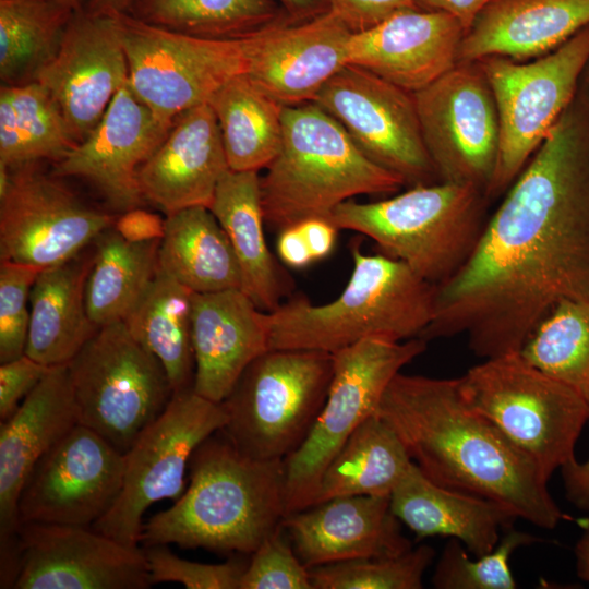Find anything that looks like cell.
<instances>
[{"label": "cell", "mask_w": 589, "mask_h": 589, "mask_svg": "<svg viewBox=\"0 0 589 589\" xmlns=\"http://www.w3.org/2000/svg\"><path fill=\"white\" fill-rule=\"evenodd\" d=\"M565 301H589V119L574 101L529 159L467 262L436 286L431 341L465 335L489 359L520 351Z\"/></svg>", "instance_id": "obj_1"}, {"label": "cell", "mask_w": 589, "mask_h": 589, "mask_svg": "<svg viewBox=\"0 0 589 589\" xmlns=\"http://www.w3.org/2000/svg\"><path fill=\"white\" fill-rule=\"evenodd\" d=\"M376 413L431 481L497 502L539 528L565 518L533 460L465 402L457 378L399 372Z\"/></svg>", "instance_id": "obj_2"}, {"label": "cell", "mask_w": 589, "mask_h": 589, "mask_svg": "<svg viewBox=\"0 0 589 589\" xmlns=\"http://www.w3.org/2000/svg\"><path fill=\"white\" fill-rule=\"evenodd\" d=\"M188 489L143 524V546L252 554L287 516L284 459H257L219 430L194 450Z\"/></svg>", "instance_id": "obj_3"}, {"label": "cell", "mask_w": 589, "mask_h": 589, "mask_svg": "<svg viewBox=\"0 0 589 589\" xmlns=\"http://www.w3.org/2000/svg\"><path fill=\"white\" fill-rule=\"evenodd\" d=\"M353 267L336 299L314 304L292 297L267 312L269 349L335 353L363 339L404 341L419 337L433 317L436 286L383 253L352 243Z\"/></svg>", "instance_id": "obj_4"}, {"label": "cell", "mask_w": 589, "mask_h": 589, "mask_svg": "<svg viewBox=\"0 0 589 589\" xmlns=\"http://www.w3.org/2000/svg\"><path fill=\"white\" fill-rule=\"evenodd\" d=\"M260 178L265 224L280 230L329 218L361 194H392L405 181L368 158L330 115L314 103L285 106L283 141Z\"/></svg>", "instance_id": "obj_5"}, {"label": "cell", "mask_w": 589, "mask_h": 589, "mask_svg": "<svg viewBox=\"0 0 589 589\" xmlns=\"http://www.w3.org/2000/svg\"><path fill=\"white\" fill-rule=\"evenodd\" d=\"M488 202L472 185L435 182L375 202L348 200L334 209L330 220L339 230L369 237L383 254L438 286L474 250L488 221Z\"/></svg>", "instance_id": "obj_6"}, {"label": "cell", "mask_w": 589, "mask_h": 589, "mask_svg": "<svg viewBox=\"0 0 589 589\" xmlns=\"http://www.w3.org/2000/svg\"><path fill=\"white\" fill-rule=\"evenodd\" d=\"M457 383L465 402L526 453L548 482L576 459L577 441L589 424V405L519 352L484 359Z\"/></svg>", "instance_id": "obj_7"}, {"label": "cell", "mask_w": 589, "mask_h": 589, "mask_svg": "<svg viewBox=\"0 0 589 589\" xmlns=\"http://www.w3.org/2000/svg\"><path fill=\"white\" fill-rule=\"evenodd\" d=\"M333 354L318 350L269 349L242 373L220 402L225 435L257 459H285L306 438L325 402Z\"/></svg>", "instance_id": "obj_8"}, {"label": "cell", "mask_w": 589, "mask_h": 589, "mask_svg": "<svg viewBox=\"0 0 589 589\" xmlns=\"http://www.w3.org/2000/svg\"><path fill=\"white\" fill-rule=\"evenodd\" d=\"M68 368L79 422L123 455L173 396L161 362L123 322L99 327Z\"/></svg>", "instance_id": "obj_9"}, {"label": "cell", "mask_w": 589, "mask_h": 589, "mask_svg": "<svg viewBox=\"0 0 589 589\" xmlns=\"http://www.w3.org/2000/svg\"><path fill=\"white\" fill-rule=\"evenodd\" d=\"M420 337L363 339L333 354L325 402L301 446L285 462L287 515L312 506L322 476L349 436L375 414L392 380L426 350Z\"/></svg>", "instance_id": "obj_10"}, {"label": "cell", "mask_w": 589, "mask_h": 589, "mask_svg": "<svg viewBox=\"0 0 589 589\" xmlns=\"http://www.w3.org/2000/svg\"><path fill=\"white\" fill-rule=\"evenodd\" d=\"M493 93L500 149L489 201L504 194L574 101L589 64V25L555 50L522 63L506 57L478 60Z\"/></svg>", "instance_id": "obj_11"}, {"label": "cell", "mask_w": 589, "mask_h": 589, "mask_svg": "<svg viewBox=\"0 0 589 589\" xmlns=\"http://www.w3.org/2000/svg\"><path fill=\"white\" fill-rule=\"evenodd\" d=\"M115 16L133 94L168 124L209 101L247 69L244 39L195 37L146 23L130 13Z\"/></svg>", "instance_id": "obj_12"}, {"label": "cell", "mask_w": 589, "mask_h": 589, "mask_svg": "<svg viewBox=\"0 0 589 589\" xmlns=\"http://www.w3.org/2000/svg\"><path fill=\"white\" fill-rule=\"evenodd\" d=\"M226 423L221 404L197 395L193 388L175 393L165 411L123 455L121 492L92 528L139 546L145 510L155 502L181 496L192 454Z\"/></svg>", "instance_id": "obj_13"}, {"label": "cell", "mask_w": 589, "mask_h": 589, "mask_svg": "<svg viewBox=\"0 0 589 589\" xmlns=\"http://www.w3.org/2000/svg\"><path fill=\"white\" fill-rule=\"evenodd\" d=\"M413 97L438 181L472 185L485 194L498 157L500 121L479 62H457Z\"/></svg>", "instance_id": "obj_14"}, {"label": "cell", "mask_w": 589, "mask_h": 589, "mask_svg": "<svg viewBox=\"0 0 589 589\" xmlns=\"http://www.w3.org/2000/svg\"><path fill=\"white\" fill-rule=\"evenodd\" d=\"M312 103L337 120L368 158L401 177L406 185L440 182L412 93L346 64Z\"/></svg>", "instance_id": "obj_15"}, {"label": "cell", "mask_w": 589, "mask_h": 589, "mask_svg": "<svg viewBox=\"0 0 589 589\" xmlns=\"http://www.w3.org/2000/svg\"><path fill=\"white\" fill-rule=\"evenodd\" d=\"M32 165L11 169L0 196V261L36 266L61 264L83 250L116 218L82 201Z\"/></svg>", "instance_id": "obj_16"}, {"label": "cell", "mask_w": 589, "mask_h": 589, "mask_svg": "<svg viewBox=\"0 0 589 589\" xmlns=\"http://www.w3.org/2000/svg\"><path fill=\"white\" fill-rule=\"evenodd\" d=\"M124 456L79 423L33 467L19 497L22 524L92 527L116 503Z\"/></svg>", "instance_id": "obj_17"}, {"label": "cell", "mask_w": 589, "mask_h": 589, "mask_svg": "<svg viewBox=\"0 0 589 589\" xmlns=\"http://www.w3.org/2000/svg\"><path fill=\"white\" fill-rule=\"evenodd\" d=\"M143 549L92 527L22 524L16 538L14 589H146Z\"/></svg>", "instance_id": "obj_18"}, {"label": "cell", "mask_w": 589, "mask_h": 589, "mask_svg": "<svg viewBox=\"0 0 589 589\" xmlns=\"http://www.w3.org/2000/svg\"><path fill=\"white\" fill-rule=\"evenodd\" d=\"M128 62L113 15L79 10L56 55L38 71L40 84L60 109L71 136L81 143L128 82Z\"/></svg>", "instance_id": "obj_19"}, {"label": "cell", "mask_w": 589, "mask_h": 589, "mask_svg": "<svg viewBox=\"0 0 589 589\" xmlns=\"http://www.w3.org/2000/svg\"><path fill=\"white\" fill-rule=\"evenodd\" d=\"M352 32L328 9L299 23L279 22L244 37V74L284 106L312 103L347 63Z\"/></svg>", "instance_id": "obj_20"}, {"label": "cell", "mask_w": 589, "mask_h": 589, "mask_svg": "<svg viewBox=\"0 0 589 589\" xmlns=\"http://www.w3.org/2000/svg\"><path fill=\"white\" fill-rule=\"evenodd\" d=\"M171 127L158 120L127 82L87 137L56 163L52 175L87 180L120 211L137 207L143 199L139 169Z\"/></svg>", "instance_id": "obj_21"}, {"label": "cell", "mask_w": 589, "mask_h": 589, "mask_svg": "<svg viewBox=\"0 0 589 589\" xmlns=\"http://www.w3.org/2000/svg\"><path fill=\"white\" fill-rule=\"evenodd\" d=\"M79 422L68 364L51 366L0 424V553L11 554L21 528L19 497L35 464Z\"/></svg>", "instance_id": "obj_22"}, {"label": "cell", "mask_w": 589, "mask_h": 589, "mask_svg": "<svg viewBox=\"0 0 589 589\" xmlns=\"http://www.w3.org/2000/svg\"><path fill=\"white\" fill-rule=\"evenodd\" d=\"M464 35L461 24L446 13L406 10L352 33L347 63L413 94L458 62Z\"/></svg>", "instance_id": "obj_23"}, {"label": "cell", "mask_w": 589, "mask_h": 589, "mask_svg": "<svg viewBox=\"0 0 589 589\" xmlns=\"http://www.w3.org/2000/svg\"><path fill=\"white\" fill-rule=\"evenodd\" d=\"M283 526L309 568L412 548L390 509V496H337L287 515Z\"/></svg>", "instance_id": "obj_24"}, {"label": "cell", "mask_w": 589, "mask_h": 589, "mask_svg": "<svg viewBox=\"0 0 589 589\" xmlns=\"http://www.w3.org/2000/svg\"><path fill=\"white\" fill-rule=\"evenodd\" d=\"M266 316L241 289L192 293L197 395L220 404L250 363L269 350Z\"/></svg>", "instance_id": "obj_25"}, {"label": "cell", "mask_w": 589, "mask_h": 589, "mask_svg": "<svg viewBox=\"0 0 589 589\" xmlns=\"http://www.w3.org/2000/svg\"><path fill=\"white\" fill-rule=\"evenodd\" d=\"M229 169L220 131L208 103L178 116L168 134L140 167L143 199L167 215L193 206L209 207Z\"/></svg>", "instance_id": "obj_26"}, {"label": "cell", "mask_w": 589, "mask_h": 589, "mask_svg": "<svg viewBox=\"0 0 589 589\" xmlns=\"http://www.w3.org/2000/svg\"><path fill=\"white\" fill-rule=\"evenodd\" d=\"M589 25V0H492L465 33L458 62L542 57Z\"/></svg>", "instance_id": "obj_27"}, {"label": "cell", "mask_w": 589, "mask_h": 589, "mask_svg": "<svg viewBox=\"0 0 589 589\" xmlns=\"http://www.w3.org/2000/svg\"><path fill=\"white\" fill-rule=\"evenodd\" d=\"M390 509L417 537L457 539L474 556L491 552L518 518L497 502L431 481L414 462L390 494Z\"/></svg>", "instance_id": "obj_28"}, {"label": "cell", "mask_w": 589, "mask_h": 589, "mask_svg": "<svg viewBox=\"0 0 589 589\" xmlns=\"http://www.w3.org/2000/svg\"><path fill=\"white\" fill-rule=\"evenodd\" d=\"M257 171L228 169L208 207L226 232L241 272V290L264 311L283 303L292 283L271 253L264 235Z\"/></svg>", "instance_id": "obj_29"}, {"label": "cell", "mask_w": 589, "mask_h": 589, "mask_svg": "<svg viewBox=\"0 0 589 589\" xmlns=\"http://www.w3.org/2000/svg\"><path fill=\"white\" fill-rule=\"evenodd\" d=\"M91 265L92 253L81 252L38 273L29 293L26 356L48 366L68 364L98 330L85 302Z\"/></svg>", "instance_id": "obj_30"}, {"label": "cell", "mask_w": 589, "mask_h": 589, "mask_svg": "<svg viewBox=\"0 0 589 589\" xmlns=\"http://www.w3.org/2000/svg\"><path fill=\"white\" fill-rule=\"evenodd\" d=\"M158 268L192 292L241 289V272L229 239L204 206L167 215Z\"/></svg>", "instance_id": "obj_31"}, {"label": "cell", "mask_w": 589, "mask_h": 589, "mask_svg": "<svg viewBox=\"0 0 589 589\" xmlns=\"http://www.w3.org/2000/svg\"><path fill=\"white\" fill-rule=\"evenodd\" d=\"M192 293L158 268L122 321L131 336L161 362L173 394L193 388Z\"/></svg>", "instance_id": "obj_32"}, {"label": "cell", "mask_w": 589, "mask_h": 589, "mask_svg": "<svg viewBox=\"0 0 589 589\" xmlns=\"http://www.w3.org/2000/svg\"><path fill=\"white\" fill-rule=\"evenodd\" d=\"M412 464L398 434L375 413L357 428L327 466L314 504L337 496H390Z\"/></svg>", "instance_id": "obj_33"}, {"label": "cell", "mask_w": 589, "mask_h": 589, "mask_svg": "<svg viewBox=\"0 0 589 589\" xmlns=\"http://www.w3.org/2000/svg\"><path fill=\"white\" fill-rule=\"evenodd\" d=\"M229 169L267 168L281 147L284 105L244 74L225 83L209 99Z\"/></svg>", "instance_id": "obj_34"}, {"label": "cell", "mask_w": 589, "mask_h": 589, "mask_svg": "<svg viewBox=\"0 0 589 589\" xmlns=\"http://www.w3.org/2000/svg\"><path fill=\"white\" fill-rule=\"evenodd\" d=\"M159 243L129 242L113 226L94 240L85 302L97 327L122 322L142 297L158 272Z\"/></svg>", "instance_id": "obj_35"}, {"label": "cell", "mask_w": 589, "mask_h": 589, "mask_svg": "<svg viewBox=\"0 0 589 589\" xmlns=\"http://www.w3.org/2000/svg\"><path fill=\"white\" fill-rule=\"evenodd\" d=\"M76 143L47 91L36 81L0 88V164L10 169L56 163Z\"/></svg>", "instance_id": "obj_36"}, {"label": "cell", "mask_w": 589, "mask_h": 589, "mask_svg": "<svg viewBox=\"0 0 589 589\" xmlns=\"http://www.w3.org/2000/svg\"><path fill=\"white\" fill-rule=\"evenodd\" d=\"M81 5L63 0H0L2 84L34 81L56 55Z\"/></svg>", "instance_id": "obj_37"}, {"label": "cell", "mask_w": 589, "mask_h": 589, "mask_svg": "<svg viewBox=\"0 0 589 589\" xmlns=\"http://www.w3.org/2000/svg\"><path fill=\"white\" fill-rule=\"evenodd\" d=\"M156 26L211 39H239L284 21L275 0H136L127 12Z\"/></svg>", "instance_id": "obj_38"}, {"label": "cell", "mask_w": 589, "mask_h": 589, "mask_svg": "<svg viewBox=\"0 0 589 589\" xmlns=\"http://www.w3.org/2000/svg\"><path fill=\"white\" fill-rule=\"evenodd\" d=\"M519 353L589 405V301L558 304L536 327Z\"/></svg>", "instance_id": "obj_39"}, {"label": "cell", "mask_w": 589, "mask_h": 589, "mask_svg": "<svg viewBox=\"0 0 589 589\" xmlns=\"http://www.w3.org/2000/svg\"><path fill=\"white\" fill-rule=\"evenodd\" d=\"M435 557L422 544L393 556L366 557L310 568L314 589H420Z\"/></svg>", "instance_id": "obj_40"}, {"label": "cell", "mask_w": 589, "mask_h": 589, "mask_svg": "<svg viewBox=\"0 0 589 589\" xmlns=\"http://www.w3.org/2000/svg\"><path fill=\"white\" fill-rule=\"evenodd\" d=\"M539 541V538L510 527L491 552L472 560L466 546L452 538L436 562L432 585L437 589H515L517 582L509 558L519 548Z\"/></svg>", "instance_id": "obj_41"}, {"label": "cell", "mask_w": 589, "mask_h": 589, "mask_svg": "<svg viewBox=\"0 0 589 589\" xmlns=\"http://www.w3.org/2000/svg\"><path fill=\"white\" fill-rule=\"evenodd\" d=\"M251 555L239 589H314L283 524Z\"/></svg>", "instance_id": "obj_42"}, {"label": "cell", "mask_w": 589, "mask_h": 589, "mask_svg": "<svg viewBox=\"0 0 589 589\" xmlns=\"http://www.w3.org/2000/svg\"><path fill=\"white\" fill-rule=\"evenodd\" d=\"M41 269L0 261V363L25 354L29 325V293Z\"/></svg>", "instance_id": "obj_43"}, {"label": "cell", "mask_w": 589, "mask_h": 589, "mask_svg": "<svg viewBox=\"0 0 589 589\" xmlns=\"http://www.w3.org/2000/svg\"><path fill=\"white\" fill-rule=\"evenodd\" d=\"M149 579L159 582H179L188 589H239L247 564L228 561L205 564L183 560L173 554L168 544L143 546Z\"/></svg>", "instance_id": "obj_44"}, {"label": "cell", "mask_w": 589, "mask_h": 589, "mask_svg": "<svg viewBox=\"0 0 589 589\" xmlns=\"http://www.w3.org/2000/svg\"><path fill=\"white\" fill-rule=\"evenodd\" d=\"M51 366L23 354L0 365V421L9 419Z\"/></svg>", "instance_id": "obj_45"}, {"label": "cell", "mask_w": 589, "mask_h": 589, "mask_svg": "<svg viewBox=\"0 0 589 589\" xmlns=\"http://www.w3.org/2000/svg\"><path fill=\"white\" fill-rule=\"evenodd\" d=\"M352 32L369 29L392 15L418 9L412 0H323Z\"/></svg>", "instance_id": "obj_46"}, {"label": "cell", "mask_w": 589, "mask_h": 589, "mask_svg": "<svg viewBox=\"0 0 589 589\" xmlns=\"http://www.w3.org/2000/svg\"><path fill=\"white\" fill-rule=\"evenodd\" d=\"M113 228L129 242H148L163 239L166 219L146 209L134 207L118 217Z\"/></svg>", "instance_id": "obj_47"}, {"label": "cell", "mask_w": 589, "mask_h": 589, "mask_svg": "<svg viewBox=\"0 0 589 589\" xmlns=\"http://www.w3.org/2000/svg\"><path fill=\"white\" fill-rule=\"evenodd\" d=\"M313 261L327 257L335 248L339 229L329 218L313 217L297 223Z\"/></svg>", "instance_id": "obj_48"}, {"label": "cell", "mask_w": 589, "mask_h": 589, "mask_svg": "<svg viewBox=\"0 0 589 589\" xmlns=\"http://www.w3.org/2000/svg\"><path fill=\"white\" fill-rule=\"evenodd\" d=\"M276 251L279 260L291 268H304L314 262L298 224L278 231Z\"/></svg>", "instance_id": "obj_49"}, {"label": "cell", "mask_w": 589, "mask_h": 589, "mask_svg": "<svg viewBox=\"0 0 589 589\" xmlns=\"http://www.w3.org/2000/svg\"><path fill=\"white\" fill-rule=\"evenodd\" d=\"M565 496L576 508L589 512V457L572 460L562 469Z\"/></svg>", "instance_id": "obj_50"}, {"label": "cell", "mask_w": 589, "mask_h": 589, "mask_svg": "<svg viewBox=\"0 0 589 589\" xmlns=\"http://www.w3.org/2000/svg\"><path fill=\"white\" fill-rule=\"evenodd\" d=\"M422 11L442 12L455 17L464 27L470 28L478 14L492 0H412Z\"/></svg>", "instance_id": "obj_51"}, {"label": "cell", "mask_w": 589, "mask_h": 589, "mask_svg": "<svg viewBox=\"0 0 589 589\" xmlns=\"http://www.w3.org/2000/svg\"><path fill=\"white\" fill-rule=\"evenodd\" d=\"M284 11L289 13L291 20H308L323 11L321 3L323 0H275Z\"/></svg>", "instance_id": "obj_52"}, {"label": "cell", "mask_w": 589, "mask_h": 589, "mask_svg": "<svg viewBox=\"0 0 589 589\" xmlns=\"http://www.w3.org/2000/svg\"><path fill=\"white\" fill-rule=\"evenodd\" d=\"M136 0H88L86 12L109 15L128 12Z\"/></svg>", "instance_id": "obj_53"}, {"label": "cell", "mask_w": 589, "mask_h": 589, "mask_svg": "<svg viewBox=\"0 0 589 589\" xmlns=\"http://www.w3.org/2000/svg\"><path fill=\"white\" fill-rule=\"evenodd\" d=\"M574 552L577 576L589 584V530L577 541Z\"/></svg>", "instance_id": "obj_54"}, {"label": "cell", "mask_w": 589, "mask_h": 589, "mask_svg": "<svg viewBox=\"0 0 589 589\" xmlns=\"http://www.w3.org/2000/svg\"><path fill=\"white\" fill-rule=\"evenodd\" d=\"M63 1H71V2H75V3L81 5V0H63Z\"/></svg>", "instance_id": "obj_55"}, {"label": "cell", "mask_w": 589, "mask_h": 589, "mask_svg": "<svg viewBox=\"0 0 589 589\" xmlns=\"http://www.w3.org/2000/svg\"><path fill=\"white\" fill-rule=\"evenodd\" d=\"M588 116H589V111H588ZM589 118V117H588Z\"/></svg>", "instance_id": "obj_56"}]
</instances>
